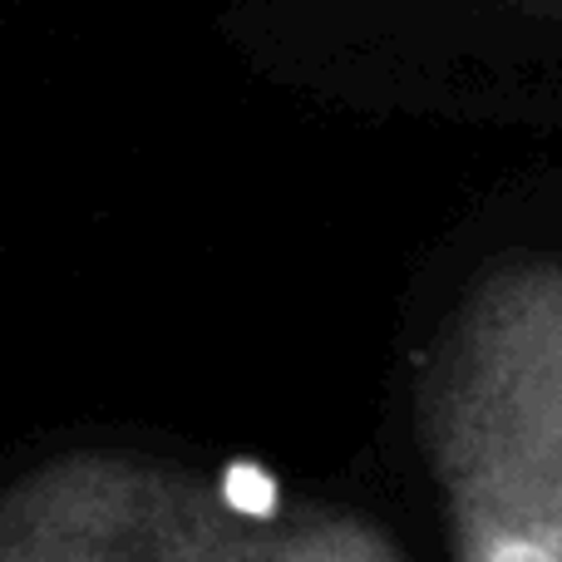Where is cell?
Listing matches in <instances>:
<instances>
[{
    "instance_id": "cell-1",
    "label": "cell",
    "mask_w": 562,
    "mask_h": 562,
    "mask_svg": "<svg viewBox=\"0 0 562 562\" xmlns=\"http://www.w3.org/2000/svg\"><path fill=\"white\" fill-rule=\"evenodd\" d=\"M395 419L454 562H562V168L459 217L395 326Z\"/></svg>"
},
{
    "instance_id": "cell-2",
    "label": "cell",
    "mask_w": 562,
    "mask_h": 562,
    "mask_svg": "<svg viewBox=\"0 0 562 562\" xmlns=\"http://www.w3.org/2000/svg\"><path fill=\"white\" fill-rule=\"evenodd\" d=\"M217 35L340 114L562 134V0H223Z\"/></svg>"
},
{
    "instance_id": "cell-3",
    "label": "cell",
    "mask_w": 562,
    "mask_h": 562,
    "mask_svg": "<svg viewBox=\"0 0 562 562\" xmlns=\"http://www.w3.org/2000/svg\"><path fill=\"white\" fill-rule=\"evenodd\" d=\"M0 562H409L380 518L252 464L124 439L40 449L0 479Z\"/></svg>"
}]
</instances>
